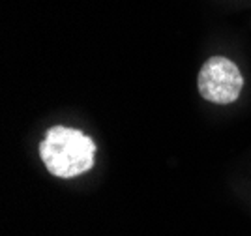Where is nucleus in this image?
Instances as JSON below:
<instances>
[{
	"label": "nucleus",
	"instance_id": "nucleus-1",
	"mask_svg": "<svg viewBox=\"0 0 251 236\" xmlns=\"http://www.w3.org/2000/svg\"><path fill=\"white\" fill-rule=\"evenodd\" d=\"M96 143L77 128L51 126L40 143V157L56 178H75L96 163Z\"/></svg>",
	"mask_w": 251,
	"mask_h": 236
},
{
	"label": "nucleus",
	"instance_id": "nucleus-2",
	"mask_svg": "<svg viewBox=\"0 0 251 236\" xmlns=\"http://www.w3.org/2000/svg\"><path fill=\"white\" fill-rule=\"evenodd\" d=\"M244 77L238 66L225 56H212L201 66L197 88L202 100L218 105H229L240 98Z\"/></svg>",
	"mask_w": 251,
	"mask_h": 236
}]
</instances>
